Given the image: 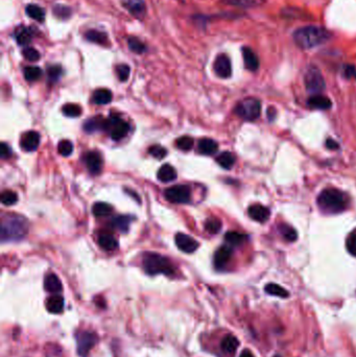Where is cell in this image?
Masks as SVG:
<instances>
[{"label":"cell","instance_id":"obj_31","mask_svg":"<svg viewBox=\"0 0 356 357\" xmlns=\"http://www.w3.org/2000/svg\"><path fill=\"white\" fill-rule=\"evenodd\" d=\"M128 46L131 51H133L137 54H141V53H144L147 49L146 45L139 39V38L137 37H134V36H131L128 38Z\"/></svg>","mask_w":356,"mask_h":357},{"label":"cell","instance_id":"obj_33","mask_svg":"<svg viewBox=\"0 0 356 357\" xmlns=\"http://www.w3.org/2000/svg\"><path fill=\"white\" fill-rule=\"evenodd\" d=\"M224 239H226V241L230 244V246L237 247L246 241L247 236L245 234L232 231V232H228L226 235H224Z\"/></svg>","mask_w":356,"mask_h":357},{"label":"cell","instance_id":"obj_6","mask_svg":"<svg viewBox=\"0 0 356 357\" xmlns=\"http://www.w3.org/2000/svg\"><path fill=\"white\" fill-rule=\"evenodd\" d=\"M105 130L110 133L113 140L125 138L130 132V125L127 121L120 119L117 115H111L105 122Z\"/></svg>","mask_w":356,"mask_h":357},{"label":"cell","instance_id":"obj_25","mask_svg":"<svg viewBox=\"0 0 356 357\" xmlns=\"http://www.w3.org/2000/svg\"><path fill=\"white\" fill-rule=\"evenodd\" d=\"M25 12L27 16L34 19V20L37 22L42 23L45 20V16H46L45 9L38 4H27L25 7Z\"/></svg>","mask_w":356,"mask_h":357},{"label":"cell","instance_id":"obj_45","mask_svg":"<svg viewBox=\"0 0 356 357\" xmlns=\"http://www.w3.org/2000/svg\"><path fill=\"white\" fill-rule=\"evenodd\" d=\"M116 73H117V77H118V79H119L120 82H126V81H128V79H129V77H130V73H131L130 66L127 65V64H119V65H117Z\"/></svg>","mask_w":356,"mask_h":357},{"label":"cell","instance_id":"obj_46","mask_svg":"<svg viewBox=\"0 0 356 357\" xmlns=\"http://www.w3.org/2000/svg\"><path fill=\"white\" fill-rule=\"evenodd\" d=\"M18 201V195L12 190H5L1 193V203L5 206H12Z\"/></svg>","mask_w":356,"mask_h":357},{"label":"cell","instance_id":"obj_14","mask_svg":"<svg viewBox=\"0 0 356 357\" xmlns=\"http://www.w3.org/2000/svg\"><path fill=\"white\" fill-rule=\"evenodd\" d=\"M40 144V135L38 132L30 131L22 135L20 139V145L23 150L26 152H34L38 148Z\"/></svg>","mask_w":356,"mask_h":357},{"label":"cell","instance_id":"obj_12","mask_svg":"<svg viewBox=\"0 0 356 357\" xmlns=\"http://www.w3.org/2000/svg\"><path fill=\"white\" fill-rule=\"evenodd\" d=\"M128 12L137 19H143L146 15V5L144 0H120Z\"/></svg>","mask_w":356,"mask_h":357},{"label":"cell","instance_id":"obj_51","mask_svg":"<svg viewBox=\"0 0 356 357\" xmlns=\"http://www.w3.org/2000/svg\"><path fill=\"white\" fill-rule=\"evenodd\" d=\"M345 74L347 78H355L356 79V68L353 66H346L345 67Z\"/></svg>","mask_w":356,"mask_h":357},{"label":"cell","instance_id":"obj_30","mask_svg":"<svg viewBox=\"0 0 356 357\" xmlns=\"http://www.w3.org/2000/svg\"><path fill=\"white\" fill-rule=\"evenodd\" d=\"M222 1L239 7H257L265 4L267 0H222Z\"/></svg>","mask_w":356,"mask_h":357},{"label":"cell","instance_id":"obj_20","mask_svg":"<svg viewBox=\"0 0 356 357\" xmlns=\"http://www.w3.org/2000/svg\"><path fill=\"white\" fill-rule=\"evenodd\" d=\"M85 39L89 42L95 43L101 46H109V37L106 33L97 30H89L85 33Z\"/></svg>","mask_w":356,"mask_h":357},{"label":"cell","instance_id":"obj_47","mask_svg":"<svg viewBox=\"0 0 356 357\" xmlns=\"http://www.w3.org/2000/svg\"><path fill=\"white\" fill-rule=\"evenodd\" d=\"M58 150L63 157H67L71 155L73 150V145L69 140H62L58 145Z\"/></svg>","mask_w":356,"mask_h":357},{"label":"cell","instance_id":"obj_16","mask_svg":"<svg viewBox=\"0 0 356 357\" xmlns=\"http://www.w3.org/2000/svg\"><path fill=\"white\" fill-rule=\"evenodd\" d=\"M232 249L229 246L221 247L214 254V267L218 269H222L228 265L232 257Z\"/></svg>","mask_w":356,"mask_h":357},{"label":"cell","instance_id":"obj_49","mask_svg":"<svg viewBox=\"0 0 356 357\" xmlns=\"http://www.w3.org/2000/svg\"><path fill=\"white\" fill-rule=\"evenodd\" d=\"M346 247L351 255L356 257V233H352L349 235V237L347 238L346 241Z\"/></svg>","mask_w":356,"mask_h":357},{"label":"cell","instance_id":"obj_24","mask_svg":"<svg viewBox=\"0 0 356 357\" xmlns=\"http://www.w3.org/2000/svg\"><path fill=\"white\" fill-rule=\"evenodd\" d=\"M46 308L51 313H61L64 309V299L59 295H54L46 300Z\"/></svg>","mask_w":356,"mask_h":357},{"label":"cell","instance_id":"obj_41","mask_svg":"<svg viewBox=\"0 0 356 357\" xmlns=\"http://www.w3.org/2000/svg\"><path fill=\"white\" fill-rule=\"evenodd\" d=\"M222 222L218 219H209L205 223V229L210 234H218L222 229Z\"/></svg>","mask_w":356,"mask_h":357},{"label":"cell","instance_id":"obj_48","mask_svg":"<svg viewBox=\"0 0 356 357\" xmlns=\"http://www.w3.org/2000/svg\"><path fill=\"white\" fill-rule=\"evenodd\" d=\"M148 153H149V155L153 156L154 158L160 159V160L163 159L167 154L166 149L161 145H153V146H151L148 149Z\"/></svg>","mask_w":356,"mask_h":357},{"label":"cell","instance_id":"obj_7","mask_svg":"<svg viewBox=\"0 0 356 357\" xmlns=\"http://www.w3.org/2000/svg\"><path fill=\"white\" fill-rule=\"evenodd\" d=\"M77 350L81 357H87L90 350L98 342V336L91 331H81L76 334Z\"/></svg>","mask_w":356,"mask_h":357},{"label":"cell","instance_id":"obj_44","mask_svg":"<svg viewBox=\"0 0 356 357\" xmlns=\"http://www.w3.org/2000/svg\"><path fill=\"white\" fill-rule=\"evenodd\" d=\"M22 55L30 62H37L40 60V52L34 47H25L22 50Z\"/></svg>","mask_w":356,"mask_h":357},{"label":"cell","instance_id":"obj_50","mask_svg":"<svg viewBox=\"0 0 356 357\" xmlns=\"http://www.w3.org/2000/svg\"><path fill=\"white\" fill-rule=\"evenodd\" d=\"M0 156H1L2 159H7L8 157L12 156L11 147L4 142L1 143V146H0Z\"/></svg>","mask_w":356,"mask_h":357},{"label":"cell","instance_id":"obj_8","mask_svg":"<svg viewBox=\"0 0 356 357\" xmlns=\"http://www.w3.org/2000/svg\"><path fill=\"white\" fill-rule=\"evenodd\" d=\"M306 89L313 94H318L325 89V80L321 71L314 66L308 68L305 74Z\"/></svg>","mask_w":356,"mask_h":357},{"label":"cell","instance_id":"obj_42","mask_svg":"<svg viewBox=\"0 0 356 357\" xmlns=\"http://www.w3.org/2000/svg\"><path fill=\"white\" fill-rule=\"evenodd\" d=\"M62 73H63V70L60 65H51L47 68V77H48L49 82H51V83L58 82L61 78Z\"/></svg>","mask_w":356,"mask_h":357},{"label":"cell","instance_id":"obj_21","mask_svg":"<svg viewBox=\"0 0 356 357\" xmlns=\"http://www.w3.org/2000/svg\"><path fill=\"white\" fill-rule=\"evenodd\" d=\"M199 152L202 155H206V156H210L213 155L218 152L219 149V144L217 141H214L213 139L210 138H203L200 140L199 142Z\"/></svg>","mask_w":356,"mask_h":357},{"label":"cell","instance_id":"obj_39","mask_svg":"<svg viewBox=\"0 0 356 357\" xmlns=\"http://www.w3.org/2000/svg\"><path fill=\"white\" fill-rule=\"evenodd\" d=\"M279 230L281 232V234H282V236L289 242H293V241H296L297 238H298V233L296 232V230L290 227V225L288 224H285V223H282L280 224L279 227Z\"/></svg>","mask_w":356,"mask_h":357},{"label":"cell","instance_id":"obj_23","mask_svg":"<svg viewBox=\"0 0 356 357\" xmlns=\"http://www.w3.org/2000/svg\"><path fill=\"white\" fill-rule=\"evenodd\" d=\"M44 288L48 293L58 294L62 290V283L59 277L54 274H48L44 279Z\"/></svg>","mask_w":356,"mask_h":357},{"label":"cell","instance_id":"obj_26","mask_svg":"<svg viewBox=\"0 0 356 357\" xmlns=\"http://www.w3.org/2000/svg\"><path fill=\"white\" fill-rule=\"evenodd\" d=\"M105 122L106 119L102 118L101 116L90 118L85 122V125H84V130H85L87 133H94L96 131L105 130Z\"/></svg>","mask_w":356,"mask_h":357},{"label":"cell","instance_id":"obj_11","mask_svg":"<svg viewBox=\"0 0 356 357\" xmlns=\"http://www.w3.org/2000/svg\"><path fill=\"white\" fill-rule=\"evenodd\" d=\"M38 33L39 31L34 26L20 25L15 30L14 37L16 39V42L20 46H26L27 44H30L32 42V40Z\"/></svg>","mask_w":356,"mask_h":357},{"label":"cell","instance_id":"obj_38","mask_svg":"<svg viewBox=\"0 0 356 357\" xmlns=\"http://www.w3.org/2000/svg\"><path fill=\"white\" fill-rule=\"evenodd\" d=\"M112 211V207L107 204V203H102V202H98L93 205L92 208V212L95 216H98V218H102V216H107L111 213Z\"/></svg>","mask_w":356,"mask_h":357},{"label":"cell","instance_id":"obj_17","mask_svg":"<svg viewBox=\"0 0 356 357\" xmlns=\"http://www.w3.org/2000/svg\"><path fill=\"white\" fill-rule=\"evenodd\" d=\"M85 164L92 175H98L102 168L101 156L96 152H89L85 156Z\"/></svg>","mask_w":356,"mask_h":357},{"label":"cell","instance_id":"obj_18","mask_svg":"<svg viewBox=\"0 0 356 357\" xmlns=\"http://www.w3.org/2000/svg\"><path fill=\"white\" fill-rule=\"evenodd\" d=\"M242 56H243V62H245V66L248 70L256 71L259 68L258 56L250 48V47H243Z\"/></svg>","mask_w":356,"mask_h":357},{"label":"cell","instance_id":"obj_29","mask_svg":"<svg viewBox=\"0 0 356 357\" xmlns=\"http://www.w3.org/2000/svg\"><path fill=\"white\" fill-rule=\"evenodd\" d=\"M131 222H132V218H130V216L119 215V216H116V218H114L113 220H112L111 224L114 229L125 233V232H128V230L130 228Z\"/></svg>","mask_w":356,"mask_h":357},{"label":"cell","instance_id":"obj_28","mask_svg":"<svg viewBox=\"0 0 356 357\" xmlns=\"http://www.w3.org/2000/svg\"><path fill=\"white\" fill-rule=\"evenodd\" d=\"M238 346H239L238 340H237V338H236L235 336L232 335V334H228V335L224 336V337L222 338V343H221L222 350L223 352L229 353V354L235 352Z\"/></svg>","mask_w":356,"mask_h":357},{"label":"cell","instance_id":"obj_13","mask_svg":"<svg viewBox=\"0 0 356 357\" xmlns=\"http://www.w3.org/2000/svg\"><path fill=\"white\" fill-rule=\"evenodd\" d=\"M177 247L179 248L184 253H193L194 251L198 250L199 248V242L196 241L193 237L189 236V235H186L183 233H178L175 238Z\"/></svg>","mask_w":356,"mask_h":357},{"label":"cell","instance_id":"obj_19","mask_svg":"<svg viewBox=\"0 0 356 357\" xmlns=\"http://www.w3.org/2000/svg\"><path fill=\"white\" fill-rule=\"evenodd\" d=\"M307 105L312 109L328 110L331 108L332 102L329 98L325 95H322V94H313L312 96L309 97Z\"/></svg>","mask_w":356,"mask_h":357},{"label":"cell","instance_id":"obj_4","mask_svg":"<svg viewBox=\"0 0 356 357\" xmlns=\"http://www.w3.org/2000/svg\"><path fill=\"white\" fill-rule=\"evenodd\" d=\"M26 220H20L19 216L3 220L1 225L2 240H17L26 234Z\"/></svg>","mask_w":356,"mask_h":357},{"label":"cell","instance_id":"obj_1","mask_svg":"<svg viewBox=\"0 0 356 357\" xmlns=\"http://www.w3.org/2000/svg\"><path fill=\"white\" fill-rule=\"evenodd\" d=\"M331 34L326 28L315 25H308L298 28L294 33L296 44L303 49H311L326 43L330 39Z\"/></svg>","mask_w":356,"mask_h":357},{"label":"cell","instance_id":"obj_35","mask_svg":"<svg viewBox=\"0 0 356 357\" xmlns=\"http://www.w3.org/2000/svg\"><path fill=\"white\" fill-rule=\"evenodd\" d=\"M23 74L27 82H36L41 78L42 69L37 66H27L23 70Z\"/></svg>","mask_w":356,"mask_h":357},{"label":"cell","instance_id":"obj_40","mask_svg":"<svg viewBox=\"0 0 356 357\" xmlns=\"http://www.w3.org/2000/svg\"><path fill=\"white\" fill-rule=\"evenodd\" d=\"M62 111L64 115L68 117H79L82 114V108L77 103H66L62 108Z\"/></svg>","mask_w":356,"mask_h":357},{"label":"cell","instance_id":"obj_9","mask_svg":"<svg viewBox=\"0 0 356 357\" xmlns=\"http://www.w3.org/2000/svg\"><path fill=\"white\" fill-rule=\"evenodd\" d=\"M164 195L171 203L185 204L190 201V189L185 185H176L167 188Z\"/></svg>","mask_w":356,"mask_h":357},{"label":"cell","instance_id":"obj_10","mask_svg":"<svg viewBox=\"0 0 356 357\" xmlns=\"http://www.w3.org/2000/svg\"><path fill=\"white\" fill-rule=\"evenodd\" d=\"M214 72L222 79H228L232 75V65L230 58L226 53H221L217 56L213 64Z\"/></svg>","mask_w":356,"mask_h":357},{"label":"cell","instance_id":"obj_27","mask_svg":"<svg viewBox=\"0 0 356 357\" xmlns=\"http://www.w3.org/2000/svg\"><path fill=\"white\" fill-rule=\"evenodd\" d=\"M93 101L96 105H107V103H110L112 100V92L109 89H97L93 93L92 96Z\"/></svg>","mask_w":356,"mask_h":357},{"label":"cell","instance_id":"obj_52","mask_svg":"<svg viewBox=\"0 0 356 357\" xmlns=\"http://www.w3.org/2000/svg\"><path fill=\"white\" fill-rule=\"evenodd\" d=\"M326 145H327L328 148H330V149H337L340 147L339 143L335 142L333 139H328L327 142H326Z\"/></svg>","mask_w":356,"mask_h":357},{"label":"cell","instance_id":"obj_32","mask_svg":"<svg viewBox=\"0 0 356 357\" xmlns=\"http://www.w3.org/2000/svg\"><path fill=\"white\" fill-rule=\"evenodd\" d=\"M98 243H99V246L106 251H113V250L117 249V247H118L117 240L113 236H112V235H109V234L100 235L98 238Z\"/></svg>","mask_w":356,"mask_h":357},{"label":"cell","instance_id":"obj_43","mask_svg":"<svg viewBox=\"0 0 356 357\" xmlns=\"http://www.w3.org/2000/svg\"><path fill=\"white\" fill-rule=\"evenodd\" d=\"M177 147L181 150H190L193 146V139L189 136H182L176 141Z\"/></svg>","mask_w":356,"mask_h":357},{"label":"cell","instance_id":"obj_54","mask_svg":"<svg viewBox=\"0 0 356 357\" xmlns=\"http://www.w3.org/2000/svg\"><path fill=\"white\" fill-rule=\"evenodd\" d=\"M275 357H280V356H275Z\"/></svg>","mask_w":356,"mask_h":357},{"label":"cell","instance_id":"obj_15","mask_svg":"<svg viewBox=\"0 0 356 357\" xmlns=\"http://www.w3.org/2000/svg\"><path fill=\"white\" fill-rule=\"evenodd\" d=\"M248 214L250 218L258 223H266L270 216V211L267 207L260 205V204H254L249 207Z\"/></svg>","mask_w":356,"mask_h":357},{"label":"cell","instance_id":"obj_36","mask_svg":"<svg viewBox=\"0 0 356 357\" xmlns=\"http://www.w3.org/2000/svg\"><path fill=\"white\" fill-rule=\"evenodd\" d=\"M52 13L55 17L61 19V20H67V19L72 16V9L67 5L55 4L52 8Z\"/></svg>","mask_w":356,"mask_h":357},{"label":"cell","instance_id":"obj_3","mask_svg":"<svg viewBox=\"0 0 356 357\" xmlns=\"http://www.w3.org/2000/svg\"><path fill=\"white\" fill-rule=\"evenodd\" d=\"M142 267L148 275L163 274L172 276L175 274V268L171 260L157 253H146L142 259Z\"/></svg>","mask_w":356,"mask_h":357},{"label":"cell","instance_id":"obj_2","mask_svg":"<svg viewBox=\"0 0 356 357\" xmlns=\"http://www.w3.org/2000/svg\"><path fill=\"white\" fill-rule=\"evenodd\" d=\"M320 209L327 213H340L347 208V197L339 189L326 188L317 196Z\"/></svg>","mask_w":356,"mask_h":357},{"label":"cell","instance_id":"obj_22","mask_svg":"<svg viewBox=\"0 0 356 357\" xmlns=\"http://www.w3.org/2000/svg\"><path fill=\"white\" fill-rule=\"evenodd\" d=\"M177 176H178L177 171L170 164H164L163 166H161L160 168H159L158 174H157V177L159 180L163 183L175 181L177 178Z\"/></svg>","mask_w":356,"mask_h":357},{"label":"cell","instance_id":"obj_53","mask_svg":"<svg viewBox=\"0 0 356 357\" xmlns=\"http://www.w3.org/2000/svg\"><path fill=\"white\" fill-rule=\"evenodd\" d=\"M239 357H254V355H253L249 350H245V351H242V353L240 354Z\"/></svg>","mask_w":356,"mask_h":357},{"label":"cell","instance_id":"obj_34","mask_svg":"<svg viewBox=\"0 0 356 357\" xmlns=\"http://www.w3.org/2000/svg\"><path fill=\"white\" fill-rule=\"evenodd\" d=\"M217 162L222 168L230 169L233 167L234 163H235V157L230 152H223L218 156Z\"/></svg>","mask_w":356,"mask_h":357},{"label":"cell","instance_id":"obj_37","mask_svg":"<svg viewBox=\"0 0 356 357\" xmlns=\"http://www.w3.org/2000/svg\"><path fill=\"white\" fill-rule=\"evenodd\" d=\"M265 290H266V293L268 295L280 297V298H287L289 296V293L285 288H283L282 286H280L278 284H275V283H269V284L266 285Z\"/></svg>","mask_w":356,"mask_h":357},{"label":"cell","instance_id":"obj_5","mask_svg":"<svg viewBox=\"0 0 356 357\" xmlns=\"http://www.w3.org/2000/svg\"><path fill=\"white\" fill-rule=\"evenodd\" d=\"M235 112L240 118L248 121H254L260 116L261 113L260 100L254 97H249L243 99L236 106Z\"/></svg>","mask_w":356,"mask_h":357}]
</instances>
